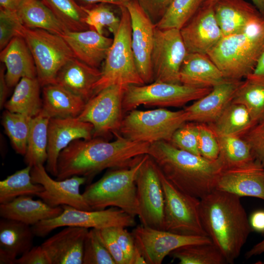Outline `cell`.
<instances>
[{"mask_svg":"<svg viewBox=\"0 0 264 264\" xmlns=\"http://www.w3.org/2000/svg\"><path fill=\"white\" fill-rule=\"evenodd\" d=\"M127 86L111 85L93 95L86 102L77 118L93 126V137L118 132L124 118L123 100Z\"/></svg>","mask_w":264,"mask_h":264,"instance_id":"7c38bea8","label":"cell"},{"mask_svg":"<svg viewBox=\"0 0 264 264\" xmlns=\"http://www.w3.org/2000/svg\"><path fill=\"white\" fill-rule=\"evenodd\" d=\"M206 0H172L156 27L180 30L200 9Z\"/></svg>","mask_w":264,"mask_h":264,"instance_id":"ab89813d","label":"cell"},{"mask_svg":"<svg viewBox=\"0 0 264 264\" xmlns=\"http://www.w3.org/2000/svg\"><path fill=\"white\" fill-rule=\"evenodd\" d=\"M15 264H52L46 251L42 245L33 246L17 258Z\"/></svg>","mask_w":264,"mask_h":264,"instance_id":"f907efd6","label":"cell"},{"mask_svg":"<svg viewBox=\"0 0 264 264\" xmlns=\"http://www.w3.org/2000/svg\"><path fill=\"white\" fill-rule=\"evenodd\" d=\"M213 6L223 36L241 31L262 14L254 4L245 0H218Z\"/></svg>","mask_w":264,"mask_h":264,"instance_id":"f546056e","label":"cell"},{"mask_svg":"<svg viewBox=\"0 0 264 264\" xmlns=\"http://www.w3.org/2000/svg\"><path fill=\"white\" fill-rule=\"evenodd\" d=\"M155 23L163 16L172 0H136Z\"/></svg>","mask_w":264,"mask_h":264,"instance_id":"816d5d0a","label":"cell"},{"mask_svg":"<svg viewBox=\"0 0 264 264\" xmlns=\"http://www.w3.org/2000/svg\"><path fill=\"white\" fill-rule=\"evenodd\" d=\"M0 60L5 66V77L9 88L15 87L23 77H37L33 58L26 42L21 36L14 37L1 50Z\"/></svg>","mask_w":264,"mask_h":264,"instance_id":"cb8c5ba5","label":"cell"},{"mask_svg":"<svg viewBox=\"0 0 264 264\" xmlns=\"http://www.w3.org/2000/svg\"><path fill=\"white\" fill-rule=\"evenodd\" d=\"M264 52V16L251 21L241 31L223 36L207 54L229 80H240L254 71Z\"/></svg>","mask_w":264,"mask_h":264,"instance_id":"277c9868","label":"cell"},{"mask_svg":"<svg viewBox=\"0 0 264 264\" xmlns=\"http://www.w3.org/2000/svg\"><path fill=\"white\" fill-rule=\"evenodd\" d=\"M62 206L63 210L59 216L32 226L35 236L44 237L61 227L76 226L100 229L119 226L126 228L136 225L135 217L117 207L84 210L67 205Z\"/></svg>","mask_w":264,"mask_h":264,"instance_id":"8fae6325","label":"cell"},{"mask_svg":"<svg viewBox=\"0 0 264 264\" xmlns=\"http://www.w3.org/2000/svg\"><path fill=\"white\" fill-rule=\"evenodd\" d=\"M242 81L232 102L247 110L254 124L264 117V76L251 73Z\"/></svg>","mask_w":264,"mask_h":264,"instance_id":"d6a6232c","label":"cell"},{"mask_svg":"<svg viewBox=\"0 0 264 264\" xmlns=\"http://www.w3.org/2000/svg\"><path fill=\"white\" fill-rule=\"evenodd\" d=\"M106 3H98L90 5H82L86 14L85 22L89 29L100 34L107 28L113 35L117 30L120 17H117L111 8Z\"/></svg>","mask_w":264,"mask_h":264,"instance_id":"b9f144b4","label":"cell"},{"mask_svg":"<svg viewBox=\"0 0 264 264\" xmlns=\"http://www.w3.org/2000/svg\"><path fill=\"white\" fill-rule=\"evenodd\" d=\"M241 82L227 79L213 87L204 96L195 101L184 109L187 122L214 123L232 102Z\"/></svg>","mask_w":264,"mask_h":264,"instance_id":"44dd1931","label":"cell"},{"mask_svg":"<svg viewBox=\"0 0 264 264\" xmlns=\"http://www.w3.org/2000/svg\"><path fill=\"white\" fill-rule=\"evenodd\" d=\"M68 30L89 29L85 22L86 14L82 5L75 0H41Z\"/></svg>","mask_w":264,"mask_h":264,"instance_id":"60d3db41","label":"cell"},{"mask_svg":"<svg viewBox=\"0 0 264 264\" xmlns=\"http://www.w3.org/2000/svg\"><path fill=\"white\" fill-rule=\"evenodd\" d=\"M32 227L22 222L2 218L0 220V264H15L17 257L33 247Z\"/></svg>","mask_w":264,"mask_h":264,"instance_id":"4316f807","label":"cell"},{"mask_svg":"<svg viewBox=\"0 0 264 264\" xmlns=\"http://www.w3.org/2000/svg\"><path fill=\"white\" fill-rule=\"evenodd\" d=\"M198 148L200 155L207 159L215 160L219 157V144L212 128L198 125Z\"/></svg>","mask_w":264,"mask_h":264,"instance_id":"bcb514c9","label":"cell"},{"mask_svg":"<svg viewBox=\"0 0 264 264\" xmlns=\"http://www.w3.org/2000/svg\"><path fill=\"white\" fill-rule=\"evenodd\" d=\"M41 112L48 117H77L86 102L81 97L58 84L43 87Z\"/></svg>","mask_w":264,"mask_h":264,"instance_id":"f1b7e54d","label":"cell"},{"mask_svg":"<svg viewBox=\"0 0 264 264\" xmlns=\"http://www.w3.org/2000/svg\"><path fill=\"white\" fill-rule=\"evenodd\" d=\"M82 264H116L96 229L89 230L85 238Z\"/></svg>","mask_w":264,"mask_h":264,"instance_id":"7bdbcfd3","label":"cell"},{"mask_svg":"<svg viewBox=\"0 0 264 264\" xmlns=\"http://www.w3.org/2000/svg\"><path fill=\"white\" fill-rule=\"evenodd\" d=\"M119 8V26L113 35V42L103 62L100 78L94 86L93 95L113 85L127 86L145 84L138 71L132 47L129 12L125 6Z\"/></svg>","mask_w":264,"mask_h":264,"instance_id":"8992f818","label":"cell"},{"mask_svg":"<svg viewBox=\"0 0 264 264\" xmlns=\"http://www.w3.org/2000/svg\"><path fill=\"white\" fill-rule=\"evenodd\" d=\"M148 154L174 186L199 199L216 189L224 169L220 157L210 160L166 141L151 144Z\"/></svg>","mask_w":264,"mask_h":264,"instance_id":"3957f363","label":"cell"},{"mask_svg":"<svg viewBox=\"0 0 264 264\" xmlns=\"http://www.w3.org/2000/svg\"><path fill=\"white\" fill-rule=\"evenodd\" d=\"M132 233L147 264H162L166 256L181 246L212 242L207 236L178 234L141 224L133 229Z\"/></svg>","mask_w":264,"mask_h":264,"instance_id":"9a60e30c","label":"cell"},{"mask_svg":"<svg viewBox=\"0 0 264 264\" xmlns=\"http://www.w3.org/2000/svg\"><path fill=\"white\" fill-rule=\"evenodd\" d=\"M41 86L37 78L23 77L16 85L10 99L4 107L9 111L24 114L31 117L42 110Z\"/></svg>","mask_w":264,"mask_h":264,"instance_id":"1f68e13d","label":"cell"},{"mask_svg":"<svg viewBox=\"0 0 264 264\" xmlns=\"http://www.w3.org/2000/svg\"><path fill=\"white\" fill-rule=\"evenodd\" d=\"M187 53L180 30L155 26L152 54L154 81L181 84L179 72Z\"/></svg>","mask_w":264,"mask_h":264,"instance_id":"4fadbf2b","label":"cell"},{"mask_svg":"<svg viewBox=\"0 0 264 264\" xmlns=\"http://www.w3.org/2000/svg\"><path fill=\"white\" fill-rule=\"evenodd\" d=\"M84 5H90L98 3H106L110 5H114L118 7L125 6L132 0H79Z\"/></svg>","mask_w":264,"mask_h":264,"instance_id":"11a10c76","label":"cell"},{"mask_svg":"<svg viewBox=\"0 0 264 264\" xmlns=\"http://www.w3.org/2000/svg\"><path fill=\"white\" fill-rule=\"evenodd\" d=\"M148 155H143L131 167L112 169L97 181L88 184L82 195L91 209L99 210L114 207L134 217L137 216L136 179Z\"/></svg>","mask_w":264,"mask_h":264,"instance_id":"5b68a950","label":"cell"},{"mask_svg":"<svg viewBox=\"0 0 264 264\" xmlns=\"http://www.w3.org/2000/svg\"><path fill=\"white\" fill-rule=\"evenodd\" d=\"M126 7L131 19L132 47L136 67L145 84H150L154 81L152 54L155 23L136 0Z\"/></svg>","mask_w":264,"mask_h":264,"instance_id":"2e32d148","label":"cell"},{"mask_svg":"<svg viewBox=\"0 0 264 264\" xmlns=\"http://www.w3.org/2000/svg\"><path fill=\"white\" fill-rule=\"evenodd\" d=\"M130 264H147L143 254L136 245Z\"/></svg>","mask_w":264,"mask_h":264,"instance_id":"680465c9","label":"cell"},{"mask_svg":"<svg viewBox=\"0 0 264 264\" xmlns=\"http://www.w3.org/2000/svg\"><path fill=\"white\" fill-rule=\"evenodd\" d=\"M88 228L66 226L41 244L52 264H82L83 248Z\"/></svg>","mask_w":264,"mask_h":264,"instance_id":"7402d4cb","label":"cell"},{"mask_svg":"<svg viewBox=\"0 0 264 264\" xmlns=\"http://www.w3.org/2000/svg\"><path fill=\"white\" fill-rule=\"evenodd\" d=\"M217 137L220 147L219 157L222 162L223 169L241 166L256 160L245 140L237 135Z\"/></svg>","mask_w":264,"mask_h":264,"instance_id":"8d00e7d4","label":"cell"},{"mask_svg":"<svg viewBox=\"0 0 264 264\" xmlns=\"http://www.w3.org/2000/svg\"><path fill=\"white\" fill-rule=\"evenodd\" d=\"M245 140L249 144L255 159L264 168V117L248 131Z\"/></svg>","mask_w":264,"mask_h":264,"instance_id":"7dc6e473","label":"cell"},{"mask_svg":"<svg viewBox=\"0 0 264 264\" xmlns=\"http://www.w3.org/2000/svg\"><path fill=\"white\" fill-rule=\"evenodd\" d=\"M240 197L215 189L200 199L204 230L227 264H234L252 231Z\"/></svg>","mask_w":264,"mask_h":264,"instance_id":"7a4b0ae2","label":"cell"},{"mask_svg":"<svg viewBox=\"0 0 264 264\" xmlns=\"http://www.w3.org/2000/svg\"><path fill=\"white\" fill-rule=\"evenodd\" d=\"M47 159L45 169L54 176L58 173L61 152L73 141L93 137V127L77 117L50 118L48 125Z\"/></svg>","mask_w":264,"mask_h":264,"instance_id":"ac0fdd59","label":"cell"},{"mask_svg":"<svg viewBox=\"0 0 264 264\" xmlns=\"http://www.w3.org/2000/svg\"><path fill=\"white\" fill-rule=\"evenodd\" d=\"M113 234L122 251L125 254L128 264H130L134 251L136 244L134 237L124 227H111Z\"/></svg>","mask_w":264,"mask_h":264,"instance_id":"681fc988","label":"cell"},{"mask_svg":"<svg viewBox=\"0 0 264 264\" xmlns=\"http://www.w3.org/2000/svg\"><path fill=\"white\" fill-rule=\"evenodd\" d=\"M213 123L212 129L217 135L239 136L254 125L246 108L232 102Z\"/></svg>","mask_w":264,"mask_h":264,"instance_id":"e575fe53","label":"cell"},{"mask_svg":"<svg viewBox=\"0 0 264 264\" xmlns=\"http://www.w3.org/2000/svg\"><path fill=\"white\" fill-rule=\"evenodd\" d=\"M156 167L164 197V230L181 235L208 236L201 220L200 199L178 190Z\"/></svg>","mask_w":264,"mask_h":264,"instance_id":"30bf717a","label":"cell"},{"mask_svg":"<svg viewBox=\"0 0 264 264\" xmlns=\"http://www.w3.org/2000/svg\"><path fill=\"white\" fill-rule=\"evenodd\" d=\"M198 136V125L185 123L174 132L170 142L179 149L200 155Z\"/></svg>","mask_w":264,"mask_h":264,"instance_id":"ee69618b","label":"cell"},{"mask_svg":"<svg viewBox=\"0 0 264 264\" xmlns=\"http://www.w3.org/2000/svg\"><path fill=\"white\" fill-rule=\"evenodd\" d=\"M5 67L4 65H0V107L2 109L6 103V99L9 88L6 81Z\"/></svg>","mask_w":264,"mask_h":264,"instance_id":"db71d44e","label":"cell"},{"mask_svg":"<svg viewBox=\"0 0 264 264\" xmlns=\"http://www.w3.org/2000/svg\"><path fill=\"white\" fill-rule=\"evenodd\" d=\"M216 189L240 197L264 200V168L256 160L241 166L224 169L218 178Z\"/></svg>","mask_w":264,"mask_h":264,"instance_id":"ffe728a7","label":"cell"},{"mask_svg":"<svg viewBox=\"0 0 264 264\" xmlns=\"http://www.w3.org/2000/svg\"><path fill=\"white\" fill-rule=\"evenodd\" d=\"M170 255L180 264H227L220 251L212 242L183 246Z\"/></svg>","mask_w":264,"mask_h":264,"instance_id":"74e56055","label":"cell"},{"mask_svg":"<svg viewBox=\"0 0 264 264\" xmlns=\"http://www.w3.org/2000/svg\"><path fill=\"white\" fill-rule=\"evenodd\" d=\"M253 73L264 76V52L260 59Z\"/></svg>","mask_w":264,"mask_h":264,"instance_id":"94428289","label":"cell"},{"mask_svg":"<svg viewBox=\"0 0 264 264\" xmlns=\"http://www.w3.org/2000/svg\"><path fill=\"white\" fill-rule=\"evenodd\" d=\"M31 169V166L26 165L0 181V204L21 196H37L44 190L42 185L33 181Z\"/></svg>","mask_w":264,"mask_h":264,"instance_id":"d590c367","label":"cell"},{"mask_svg":"<svg viewBox=\"0 0 264 264\" xmlns=\"http://www.w3.org/2000/svg\"><path fill=\"white\" fill-rule=\"evenodd\" d=\"M22 25L16 11L0 9V50L14 37L20 36V31Z\"/></svg>","mask_w":264,"mask_h":264,"instance_id":"f6af8a7d","label":"cell"},{"mask_svg":"<svg viewBox=\"0 0 264 264\" xmlns=\"http://www.w3.org/2000/svg\"><path fill=\"white\" fill-rule=\"evenodd\" d=\"M138 204V217L141 224L164 230V197L157 167L148 154L136 179Z\"/></svg>","mask_w":264,"mask_h":264,"instance_id":"5bb4252c","label":"cell"},{"mask_svg":"<svg viewBox=\"0 0 264 264\" xmlns=\"http://www.w3.org/2000/svg\"><path fill=\"white\" fill-rule=\"evenodd\" d=\"M63 210L62 206H51L42 199L34 200L30 196L19 197L8 202L0 204V216L2 218L30 226L55 218L61 214Z\"/></svg>","mask_w":264,"mask_h":264,"instance_id":"83f0119b","label":"cell"},{"mask_svg":"<svg viewBox=\"0 0 264 264\" xmlns=\"http://www.w3.org/2000/svg\"><path fill=\"white\" fill-rule=\"evenodd\" d=\"M16 11L26 28L43 29L60 36L68 30L41 0H25Z\"/></svg>","mask_w":264,"mask_h":264,"instance_id":"4dcf8cb0","label":"cell"},{"mask_svg":"<svg viewBox=\"0 0 264 264\" xmlns=\"http://www.w3.org/2000/svg\"><path fill=\"white\" fill-rule=\"evenodd\" d=\"M263 253H264V238L247 251L245 254V257L246 259H249Z\"/></svg>","mask_w":264,"mask_h":264,"instance_id":"6f0895ef","label":"cell"},{"mask_svg":"<svg viewBox=\"0 0 264 264\" xmlns=\"http://www.w3.org/2000/svg\"><path fill=\"white\" fill-rule=\"evenodd\" d=\"M102 242L112 257L116 264H128L124 253L120 247L111 227L96 229Z\"/></svg>","mask_w":264,"mask_h":264,"instance_id":"c3c4849f","label":"cell"},{"mask_svg":"<svg viewBox=\"0 0 264 264\" xmlns=\"http://www.w3.org/2000/svg\"><path fill=\"white\" fill-rule=\"evenodd\" d=\"M33 117L24 114L5 110L2 113L1 124L17 153L24 155Z\"/></svg>","mask_w":264,"mask_h":264,"instance_id":"f35d334b","label":"cell"},{"mask_svg":"<svg viewBox=\"0 0 264 264\" xmlns=\"http://www.w3.org/2000/svg\"><path fill=\"white\" fill-rule=\"evenodd\" d=\"M61 36L69 45L76 58L98 68L104 62L113 42V38L91 29L67 30Z\"/></svg>","mask_w":264,"mask_h":264,"instance_id":"603a6c76","label":"cell"},{"mask_svg":"<svg viewBox=\"0 0 264 264\" xmlns=\"http://www.w3.org/2000/svg\"><path fill=\"white\" fill-rule=\"evenodd\" d=\"M248 220L252 230L264 233V210H259L254 211Z\"/></svg>","mask_w":264,"mask_h":264,"instance_id":"f5cc1de1","label":"cell"},{"mask_svg":"<svg viewBox=\"0 0 264 264\" xmlns=\"http://www.w3.org/2000/svg\"><path fill=\"white\" fill-rule=\"evenodd\" d=\"M218 0H206L203 5L213 6ZM259 12L264 16V0H251Z\"/></svg>","mask_w":264,"mask_h":264,"instance_id":"91938a15","label":"cell"},{"mask_svg":"<svg viewBox=\"0 0 264 264\" xmlns=\"http://www.w3.org/2000/svg\"><path fill=\"white\" fill-rule=\"evenodd\" d=\"M180 31L188 53L207 54L223 37L213 6L203 5Z\"/></svg>","mask_w":264,"mask_h":264,"instance_id":"d6986e66","label":"cell"},{"mask_svg":"<svg viewBox=\"0 0 264 264\" xmlns=\"http://www.w3.org/2000/svg\"><path fill=\"white\" fill-rule=\"evenodd\" d=\"M226 79L207 54L188 53L179 72L181 84L188 86L213 88Z\"/></svg>","mask_w":264,"mask_h":264,"instance_id":"d4e9b609","label":"cell"},{"mask_svg":"<svg viewBox=\"0 0 264 264\" xmlns=\"http://www.w3.org/2000/svg\"><path fill=\"white\" fill-rule=\"evenodd\" d=\"M101 75V70L73 57L60 69L56 83L81 97L87 102L93 95L94 86Z\"/></svg>","mask_w":264,"mask_h":264,"instance_id":"484cf974","label":"cell"},{"mask_svg":"<svg viewBox=\"0 0 264 264\" xmlns=\"http://www.w3.org/2000/svg\"><path fill=\"white\" fill-rule=\"evenodd\" d=\"M109 142L100 137L76 139L60 153L57 179L73 176L86 177L87 183L106 169L127 168L148 154L151 144L131 141L118 132Z\"/></svg>","mask_w":264,"mask_h":264,"instance_id":"6da1fadb","label":"cell"},{"mask_svg":"<svg viewBox=\"0 0 264 264\" xmlns=\"http://www.w3.org/2000/svg\"><path fill=\"white\" fill-rule=\"evenodd\" d=\"M50 118L41 111L32 118L24 155L26 165H44L47 159L48 125Z\"/></svg>","mask_w":264,"mask_h":264,"instance_id":"836d02e7","label":"cell"},{"mask_svg":"<svg viewBox=\"0 0 264 264\" xmlns=\"http://www.w3.org/2000/svg\"><path fill=\"white\" fill-rule=\"evenodd\" d=\"M20 36L23 38L30 50L41 87L55 84L60 69L75 57L66 42L60 35L23 25Z\"/></svg>","mask_w":264,"mask_h":264,"instance_id":"ba28073f","label":"cell"},{"mask_svg":"<svg viewBox=\"0 0 264 264\" xmlns=\"http://www.w3.org/2000/svg\"><path fill=\"white\" fill-rule=\"evenodd\" d=\"M212 88L155 81L142 85H131L126 87L125 91L123 109L125 112L130 111L141 105L181 107L201 98Z\"/></svg>","mask_w":264,"mask_h":264,"instance_id":"9c48e42d","label":"cell"},{"mask_svg":"<svg viewBox=\"0 0 264 264\" xmlns=\"http://www.w3.org/2000/svg\"><path fill=\"white\" fill-rule=\"evenodd\" d=\"M33 181L43 186L44 189L37 197L52 207L67 205L74 208L91 210L80 191V187L87 183L86 177L73 176L64 179H54L48 174L44 165L32 167Z\"/></svg>","mask_w":264,"mask_h":264,"instance_id":"e0dca14e","label":"cell"},{"mask_svg":"<svg viewBox=\"0 0 264 264\" xmlns=\"http://www.w3.org/2000/svg\"><path fill=\"white\" fill-rule=\"evenodd\" d=\"M25 0H0V9L16 11Z\"/></svg>","mask_w":264,"mask_h":264,"instance_id":"9f6ffc18","label":"cell"},{"mask_svg":"<svg viewBox=\"0 0 264 264\" xmlns=\"http://www.w3.org/2000/svg\"><path fill=\"white\" fill-rule=\"evenodd\" d=\"M186 122L184 110L135 109L123 118L118 133L134 142L151 144L160 141L170 142L174 132Z\"/></svg>","mask_w":264,"mask_h":264,"instance_id":"52a82bcc","label":"cell"}]
</instances>
